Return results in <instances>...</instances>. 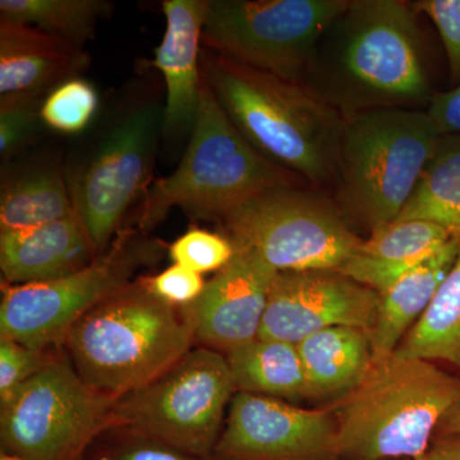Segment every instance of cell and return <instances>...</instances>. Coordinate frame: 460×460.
<instances>
[{"instance_id": "1", "label": "cell", "mask_w": 460, "mask_h": 460, "mask_svg": "<svg viewBox=\"0 0 460 460\" xmlns=\"http://www.w3.org/2000/svg\"><path fill=\"white\" fill-rule=\"evenodd\" d=\"M304 86L344 118L429 107L435 93L411 2L349 0L317 41Z\"/></svg>"}, {"instance_id": "2", "label": "cell", "mask_w": 460, "mask_h": 460, "mask_svg": "<svg viewBox=\"0 0 460 460\" xmlns=\"http://www.w3.org/2000/svg\"><path fill=\"white\" fill-rule=\"evenodd\" d=\"M201 74L229 119L274 164L311 187L334 186L345 118L304 84L201 49Z\"/></svg>"}, {"instance_id": "3", "label": "cell", "mask_w": 460, "mask_h": 460, "mask_svg": "<svg viewBox=\"0 0 460 460\" xmlns=\"http://www.w3.org/2000/svg\"><path fill=\"white\" fill-rule=\"evenodd\" d=\"M193 341L181 310L151 295L137 280L91 308L62 344L87 385L119 399L171 370Z\"/></svg>"}, {"instance_id": "4", "label": "cell", "mask_w": 460, "mask_h": 460, "mask_svg": "<svg viewBox=\"0 0 460 460\" xmlns=\"http://www.w3.org/2000/svg\"><path fill=\"white\" fill-rule=\"evenodd\" d=\"M460 402V378L395 352L372 359L356 389L335 401L341 460L416 459Z\"/></svg>"}, {"instance_id": "5", "label": "cell", "mask_w": 460, "mask_h": 460, "mask_svg": "<svg viewBox=\"0 0 460 460\" xmlns=\"http://www.w3.org/2000/svg\"><path fill=\"white\" fill-rule=\"evenodd\" d=\"M302 183L244 138L202 75L189 147L171 175L156 180L145 190L138 228L148 232L172 208H181L198 219L220 222L233 208L263 190Z\"/></svg>"}, {"instance_id": "6", "label": "cell", "mask_w": 460, "mask_h": 460, "mask_svg": "<svg viewBox=\"0 0 460 460\" xmlns=\"http://www.w3.org/2000/svg\"><path fill=\"white\" fill-rule=\"evenodd\" d=\"M441 136L426 109H378L345 118L332 186L345 220L370 233L395 222Z\"/></svg>"}, {"instance_id": "7", "label": "cell", "mask_w": 460, "mask_h": 460, "mask_svg": "<svg viewBox=\"0 0 460 460\" xmlns=\"http://www.w3.org/2000/svg\"><path fill=\"white\" fill-rule=\"evenodd\" d=\"M220 223L233 246L256 253L277 271H341L363 242L334 199L301 184L263 190Z\"/></svg>"}, {"instance_id": "8", "label": "cell", "mask_w": 460, "mask_h": 460, "mask_svg": "<svg viewBox=\"0 0 460 460\" xmlns=\"http://www.w3.org/2000/svg\"><path fill=\"white\" fill-rule=\"evenodd\" d=\"M226 357L201 347L115 402V429L211 460L226 408L235 394Z\"/></svg>"}, {"instance_id": "9", "label": "cell", "mask_w": 460, "mask_h": 460, "mask_svg": "<svg viewBox=\"0 0 460 460\" xmlns=\"http://www.w3.org/2000/svg\"><path fill=\"white\" fill-rule=\"evenodd\" d=\"M349 0H208L202 47L304 84L314 47Z\"/></svg>"}, {"instance_id": "10", "label": "cell", "mask_w": 460, "mask_h": 460, "mask_svg": "<svg viewBox=\"0 0 460 460\" xmlns=\"http://www.w3.org/2000/svg\"><path fill=\"white\" fill-rule=\"evenodd\" d=\"M117 401L87 385L69 359L56 357L3 402V453L26 460H83L99 435L115 429Z\"/></svg>"}, {"instance_id": "11", "label": "cell", "mask_w": 460, "mask_h": 460, "mask_svg": "<svg viewBox=\"0 0 460 460\" xmlns=\"http://www.w3.org/2000/svg\"><path fill=\"white\" fill-rule=\"evenodd\" d=\"M162 252L138 230L120 229L111 246L86 268L44 283L3 284L0 339L35 349L62 343L91 308L131 283L132 275Z\"/></svg>"}, {"instance_id": "12", "label": "cell", "mask_w": 460, "mask_h": 460, "mask_svg": "<svg viewBox=\"0 0 460 460\" xmlns=\"http://www.w3.org/2000/svg\"><path fill=\"white\" fill-rule=\"evenodd\" d=\"M160 127L163 113L153 105L129 111L69 180L75 214L98 256L111 246L127 211L150 186Z\"/></svg>"}, {"instance_id": "13", "label": "cell", "mask_w": 460, "mask_h": 460, "mask_svg": "<svg viewBox=\"0 0 460 460\" xmlns=\"http://www.w3.org/2000/svg\"><path fill=\"white\" fill-rule=\"evenodd\" d=\"M211 460H341L332 410L235 393Z\"/></svg>"}, {"instance_id": "14", "label": "cell", "mask_w": 460, "mask_h": 460, "mask_svg": "<svg viewBox=\"0 0 460 460\" xmlns=\"http://www.w3.org/2000/svg\"><path fill=\"white\" fill-rule=\"evenodd\" d=\"M378 301V293L341 271H279L272 281L259 338L296 345L335 326L370 332Z\"/></svg>"}, {"instance_id": "15", "label": "cell", "mask_w": 460, "mask_h": 460, "mask_svg": "<svg viewBox=\"0 0 460 460\" xmlns=\"http://www.w3.org/2000/svg\"><path fill=\"white\" fill-rule=\"evenodd\" d=\"M278 272L256 253L235 248L201 296L181 308L195 341L226 353L256 341Z\"/></svg>"}, {"instance_id": "16", "label": "cell", "mask_w": 460, "mask_h": 460, "mask_svg": "<svg viewBox=\"0 0 460 460\" xmlns=\"http://www.w3.org/2000/svg\"><path fill=\"white\" fill-rule=\"evenodd\" d=\"M208 0H165L166 29L154 65L166 86L163 127L166 135L192 132L201 91L202 29Z\"/></svg>"}, {"instance_id": "17", "label": "cell", "mask_w": 460, "mask_h": 460, "mask_svg": "<svg viewBox=\"0 0 460 460\" xmlns=\"http://www.w3.org/2000/svg\"><path fill=\"white\" fill-rule=\"evenodd\" d=\"M83 48L33 26L0 22V95L47 96L89 68Z\"/></svg>"}, {"instance_id": "18", "label": "cell", "mask_w": 460, "mask_h": 460, "mask_svg": "<svg viewBox=\"0 0 460 460\" xmlns=\"http://www.w3.org/2000/svg\"><path fill=\"white\" fill-rule=\"evenodd\" d=\"M98 257L75 214L38 228L0 233V269L12 286L59 279Z\"/></svg>"}, {"instance_id": "19", "label": "cell", "mask_w": 460, "mask_h": 460, "mask_svg": "<svg viewBox=\"0 0 460 460\" xmlns=\"http://www.w3.org/2000/svg\"><path fill=\"white\" fill-rule=\"evenodd\" d=\"M453 237L443 226L422 220L385 224L370 233L341 272L383 295Z\"/></svg>"}, {"instance_id": "20", "label": "cell", "mask_w": 460, "mask_h": 460, "mask_svg": "<svg viewBox=\"0 0 460 460\" xmlns=\"http://www.w3.org/2000/svg\"><path fill=\"white\" fill-rule=\"evenodd\" d=\"M459 255L460 237L454 235L435 255L380 295L370 332L374 358H383L395 352L413 323L419 321L431 304Z\"/></svg>"}, {"instance_id": "21", "label": "cell", "mask_w": 460, "mask_h": 460, "mask_svg": "<svg viewBox=\"0 0 460 460\" xmlns=\"http://www.w3.org/2000/svg\"><path fill=\"white\" fill-rule=\"evenodd\" d=\"M308 398H343L361 384L374 354L370 332L353 326L321 330L296 344Z\"/></svg>"}, {"instance_id": "22", "label": "cell", "mask_w": 460, "mask_h": 460, "mask_svg": "<svg viewBox=\"0 0 460 460\" xmlns=\"http://www.w3.org/2000/svg\"><path fill=\"white\" fill-rule=\"evenodd\" d=\"M226 357L235 392L289 402L308 398L304 366L296 344L257 338Z\"/></svg>"}, {"instance_id": "23", "label": "cell", "mask_w": 460, "mask_h": 460, "mask_svg": "<svg viewBox=\"0 0 460 460\" xmlns=\"http://www.w3.org/2000/svg\"><path fill=\"white\" fill-rule=\"evenodd\" d=\"M72 214L71 193L56 166L30 169L3 181L0 233L38 228Z\"/></svg>"}, {"instance_id": "24", "label": "cell", "mask_w": 460, "mask_h": 460, "mask_svg": "<svg viewBox=\"0 0 460 460\" xmlns=\"http://www.w3.org/2000/svg\"><path fill=\"white\" fill-rule=\"evenodd\" d=\"M422 220L460 237V135H443L395 222Z\"/></svg>"}, {"instance_id": "25", "label": "cell", "mask_w": 460, "mask_h": 460, "mask_svg": "<svg viewBox=\"0 0 460 460\" xmlns=\"http://www.w3.org/2000/svg\"><path fill=\"white\" fill-rule=\"evenodd\" d=\"M395 353L405 358L444 361L460 367V255Z\"/></svg>"}, {"instance_id": "26", "label": "cell", "mask_w": 460, "mask_h": 460, "mask_svg": "<svg viewBox=\"0 0 460 460\" xmlns=\"http://www.w3.org/2000/svg\"><path fill=\"white\" fill-rule=\"evenodd\" d=\"M111 7L102 0H2L0 22L33 26L83 48Z\"/></svg>"}, {"instance_id": "27", "label": "cell", "mask_w": 460, "mask_h": 460, "mask_svg": "<svg viewBox=\"0 0 460 460\" xmlns=\"http://www.w3.org/2000/svg\"><path fill=\"white\" fill-rule=\"evenodd\" d=\"M98 108L95 87L84 78L75 77L48 93L41 105V120L53 131L77 135L87 128Z\"/></svg>"}, {"instance_id": "28", "label": "cell", "mask_w": 460, "mask_h": 460, "mask_svg": "<svg viewBox=\"0 0 460 460\" xmlns=\"http://www.w3.org/2000/svg\"><path fill=\"white\" fill-rule=\"evenodd\" d=\"M47 96L14 93L0 99V155L9 159L26 146L38 132L41 105Z\"/></svg>"}, {"instance_id": "29", "label": "cell", "mask_w": 460, "mask_h": 460, "mask_svg": "<svg viewBox=\"0 0 460 460\" xmlns=\"http://www.w3.org/2000/svg\"><path fill=\"white\" fill-rule=\"evenodd\" d=\"M234 252L228 237L198 228L190 229L169 247V256L175 265L199 275L222 270Z\"/></svg>"}, {"instance_id": "30", "label": "cell", "mask_w": 460, "mask_h": 460, "mask_svg": "<svg viewBox=\"0 0 460 460\" xmlns=\"http://www.w3.org/2000/svg\"><path fill=\"white\" fill-rule=\"evenodd\" d=\"M48 349H35L0 339V404L8 401L18 387L56 359Z\"/></svg>"}, {"instance_id": "31", "label": "cell", "mask_w": 460, "mask_h": 460, "mask_svg": "<svg viewBox=\"0 0 460 460\" xmlns=\"http://www.w3.org/2000/svg\"><path fill=\"white\" fill-rule=\"evenodd\" d=\"M417 13L432 21L447 53L452 83L460 84V0H420L411 2Z\"/></svg>"}, {"instance_id": "32", "label": "cell", "mask_w": 460, "mask_h": 460, "mask_svg": "<svg viewBox=\"0 0 460 460\" xmlns=\"http://www.w3.org/2000/svg\"><path fill=\"white\" fill-rule=\"evenodd\" d=\"M140 283L151 295L174 307H187L204 292L202 275L181 265H172L155 277L141 278Z\"/></svg>"}, {"instance_id": "33", "label": "cell", "mask_w": 460, "mask_h": 460, "mask_svg": "<svg viewBox=\"0 0 460 460\" xmlns=\"http://www.w3.org/2000/svg\"><path fill=\"white\" fill-rule=\"evenodd\" d=\"M128 438L114 444L100 460H202L153 438L127 432Z\"/></svg>"}, {"instance_id": "34", "label": "cell", "mask_w": 460, "mask_h": 460, "mask_svg": "<svg viewBox=\"0 0 460 460\" xmlns=\"http://www.w3.org/2000/svg\"><path fill=\"white\" fill-rule=\"evenodd\" d=\"M426 111L441 135H460V84L435 93Z\"/></svg>"}, {"instance_id": "35", "label": "cell", "mask_w": 460, "mask_h": 460, "mask_svg": "<svg viewBox=\"0 0 460 460\" xmlns=\"http://www.w3.org/2000/svg\"><path fill=\"white\" fill-rule=\"evenodd\" d=\"M411 460H460V434L438 435L422 456Z\"/></svg>"}, {"instance_id": "36", "label": "cell", "mask_w": 460, "mask_h": 460, "mask_svg": "<svg viewBox=\"0 0 460 460\" xmlns=\"http://www.w3.org/2000/svg\"><path fill=\"white\" fill-rule=\"evenodd\" d=\"M460 434V402L441 420L438 435Z\"/></svg>"}, {"instance_id": "37", "label": "cell", "mask_w": 460, "mask_h": 460, "mask_svg": "<svg viewBox=\"0 0 460 460\" xmlns=\"http://www.w3.org/2000/svg\"><path fill=\"white\" fill-rule=\"evenodd\" d=\"M0 460H26V459L21 458V456H14V454L2 453V456H0Z\"/></svg>"}]
</instances>
